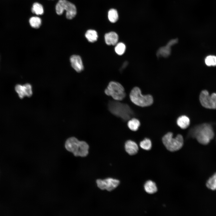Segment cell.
Wrapping results in <instances>:
<instances>
[{
	"label": "cell",
	"mask_w": 216,
	"mask_h": 216,
	"mask_svg": "<svg viewBox=\"0 0 216 216\" xmlns=\"http://www.w3.org/2000/svg\"><path fill=\"white\" fill-rule=\"evenodd\" d=\"M205 63L208 66H216V56L213 55L207 56L205 59Z\"/></svg>",
	"instance_id": "cell-25"
},
{
	"label": "cell",
	"mask_w": 216,
	"mask_h": 216,
	"mask_svg": "<svg viewBox=\"0 0 216 216\" xmlns=\"http://www.w3.org/2000/svg\"><path fill=\"white\" fill-rule=\"evenodd\" d=\"M178 40L177 39H173L169 41L167 44L172 46L176 44L178 42Z\"/></svg>",
	"instance_id": "cell-26"
},
{
	"label": "cell",
	"mask_w": 216,
	"mask_h": 216,
	"mask_svg": "<svg viewBox=\"0 0 216 216\" xmlns=\"http://www.w3.org/2000/svg\"><path fill=\"white\" fill-rule=\"evenodd\" d=\"M29 23L33 28H39L41 24L40 18L37 16H33L31 17L29 20Z\"/></svg>",
	"instance_id": "cell-21"
},
{
	"label": "cell",
	"mask_w": 216,
	"mask_h": 216,
	"mask_svg": "<svg viewBox=\"0 0 216 216\" xmlns=\"http://www.w3.org/2000/svg\"><path fill=\"white\" fill-rule=\"evenodd\" d=\"M15 90L21 99L23 98L25 96L30 97L32 94V86L29 83L23 85H17L15 87Z\"/></svg>",
	"instance_id": "cell-10"
},
{
	"label": "cell",
	"mask_w": 216,
	"mask_h": 216,
	"mask_svg": "<svg viewBox=\"0 0 216 216\" xmlns=\"http://www.w3.org/2000/svg\"><path fill=\"white\" fill-rule=\"evenodd\" d=\"M127 125L130 130L136 131L138 130L140 125V122L138 119L133 118L129 119Z\"/></svg>",
	"instance_id": "cell-18"
},
{
	"label": "cell",
	"mask_w": 216,
	"mask_h": 216,
	"mask_svg": "<svg viewBox=\"0 0 216 216\" xmlns=\"http://www.w3.org/2000/svg\"><path fill=\"white\" fill-rule=\"evenodd\" d=\"M206 185L207 188L211 190H216V172L207 181Z\"/></svg>",
	"instance_id": "cell-19"
},
{
	"label": "cell",
	"mask_w": 216,
	"mask_h": 216,
	"mask_svg": "<svg viewBox=\"0 0 216 216\" xmlns=\"http://www.w3.org/2000/svg\"><path fill=\"white\" fill-rule=\"evenodd\" d=\"M56 13L59 15L62 14L65 10L66 17L69 19H73L76 14L75 6L66 0H59L56 4Z\"/></svg>",
	"instance_id": "cell-7"
},
{
	"label": "cell",
	"mask_w": 216,
	"mask_h": 216,
	"mask_svg": "<svg viewBox=\"0 0 216 216\" xmlns=\"http://www.w3.org/2000/svg\"><path fill=\"white\" fill-rule=\"evenodd\" d=\"M85 36L88 41L92 43L97 41L98 37L97 32L92 29L87 30L85 33Z\"/></svg>",
	"instance_id": "cell-17"
},
{
	"label": "cell",
	"mask_w": 216,
	"mask_h": 216,
	"mask_svg": "<svg viewBox=\"0 0 216 216\" xmlns=\"http://www.w3.org/2000/svg\"><path fill=\"white\" fill-rule=\"evenodd\" d=\"M70 62L72 67L77 72H80L83 70V64L79 56L72 55L70 58Z\"/></svg>",
	"instance_id": "cell-11"
},
{
	"label": "cell",
	"mask_w": 216,
	"mask_h": 216,
	"mask_svg": "<svg viewBox=\"0 0 216 216\" xmlns=\"http://www.w3.org/2000/svg\"><path fill=\"white\" fill-rule=\"evenodd\" d=\"M108 108L112 114L124 121L130 119L134 115L133 110L128 105L118 100L110 101Z\"/></svg>",
	"instance_id": "cell-3"
},
{
	"label": "cell",
	"mask_w": 216,
	"mask_h": 216,
	"mask_svg": "<svg viewBox=\"0 0 216 216\" xmlns=\"http://www.w3.org/2000/svg\"><path fill=\"white\" fill-rule=\"evenodd\" d=\"M145 191L148 194H153L157 191V188L155 183L151 180L147 181L144 185Z\"/></svg>",
	"instance_id": "cell-16"
},
{
	"label": "cell",
	"mask_w": 216,
	"mask_h": 216,
	"mask_svg": "<svg viewBox=\"0 0 216 216\" xmlns=\"http://www.w3.org/2000/svg\"><path fill=\"white\" fill-rule=\"evenodd\" d=\"M130 98L132 103L141 107H146L151 105L153 99L150 94L143 95L141 93L140 89L137 87H134L130 94Z\"/></svg>",
	"instance_id": "cell-4"
},
{
	"label": "cell",
	"mask_w": 216,
	"mask_h": 216,
	"mask_svg": "<svg viewBox=\"0 0 216 216\" xmlns=\"http://www.w3.org/2000/svg\"><path fill=\"white\" fill-rule=\"evenodd\" d=\"M201 105L204 107L211 109H216V93L209 95L206 90L201 91L199 96Z\"/></svg>",
	"instance_id": "cell-8"
},
{
	"label": "cell",
	"mask_w": 216,
	"mask_h": 216,
	"mask_svg": "<svg viewBox=\"0 0 216 216\" xmlns=\"http://www.w3.org/2000/svg\"><path fill=\"white\" fill-rule=\"evenodd\" d=\"M190 133L192 137L196 138L200 143L203 145L208 144L214 136L212 127L207 124H204L195 127Z\"/></svg>",
	"instance_id": "cell-2"
},
{
	"label": "cell",
	"mask_w": 216,
	"mask_h": 216,
	"mask_svg": "<svg viewBox=\"0 0 216 216\" xmlns=\"http://www.w3.org/2000/svg\"><path fill=\"white\" fill-rule=\"evenodd\" d=\"M118 36L114 32H110L106 33L104 35V39L106 43L109 45H115L117 43Z\"/></svg>",
	"instance_id": "cell-13"
},
{
	"label": "cell",
	"mask_w": 216,
	"mask_h": 216,
	"mask_svg": "<svg viewBox=\"0 0 216 216\" xmlns=\"http://www.w3.org/2000/svg\"><path fill=\"white\" fill-rule=\"evenodd\" d=\"M140 145L142 149L149 150L151 149L152 148V142L149 139L146 138L140 142Z\"/></svg>",
	"instance_id": "cell-23"
},
{
	"label": "cell",
	"mask_w": 216,
	"mask_h": 216,
	"mask_svg": "<svg viewBox=\"0 0 216 216\" xmlns=\"http://www.w3.org/2000/svg\"><path fill=\"white\" fill-rule=\"evenodd\" d=\"M65 147L76 156L85 157L88 154L89 146L85 141H80L74 137L68 138L65 143Z\"/></svg>",
	"instance_id": "cell-1"
},
{
	"label": "cell",
	"mask_w": 216,
	"mask_h": 216,
	"mask_svg": "<svg viewBox=\"0 0 216 216\" xmlns=\"http://www.w3.org/2000/svg\"><path fill=\"white\" fill-rule=\"evenodd\" d=\"M163 143L166 149L171 152H174L180 149L183 145L182 136L178 134L175 137L170 132L165 134L162 138Z\"/></svg>",
	"instance_id": "cell-5"
},
{
	"label": "cell",
	"mask_w": 216,
	"mask_h": 216,
	"mask_svg": "<svg viewBox=\"0 0 216 216\" xmlns=\"http://www.w3.org/2000/svg\"><path fill=\"white\" fill-rule=\"evenodd\" d=\"M104 92L106 95L111 96L116 100H122L126 96L124 87L119 83L115 81L109 82Z\"/></svg>",
	"instance_id": "cell-6"
},
{
	"label": "cell",
	"mask_w": 216,
	"mask_h": 216,
	"mask_svg": "<svg viewBox=\"0 0 216 216\" xmlns=\"http://www.w3.org/2000/svg\"><path fill=\"white\" fill-rule=\"evenodd\" d=\"M32 11L37 15H42L44 13V8L42 5L39 3L35 2L33 4Z\"/></svg>",
	"instance_id": "cell-20"
},
{
	"label": "cell",
	"mask_w": 216,
	"mask_h": 216,
	"mask_svg": "<svg viewBox=\"0 0 216 216\" xmlns=\"http://www.w3.org/2000/svg\"><path fill=\"white\" fill-rule=\"evenodd\" d=\"M171 46L167 44L166 46L160 48L157 52V56L158 57H167L170 55Z\"/></svg>",
	"instance_id": "cell-14"
},
{
	"label": "cell",
	"mask_w": 216,
	"mask_h": 216,
	"mask_svg": "<svg viewBox=\"0 0 216 216\" xmlns=\"http://www.w3.org/2000/svg\"><path fill=\"white\" fill-rule=\"evenodd\" d=\"M126 46L122 42L117 43L115 48L116 52L119 55H122L126 50Z\"/></svg>",
	"instance_id": "cell-24"
},
{
	"label": "cell",
	"mask_w": 216,
	"mask_h": 216,
	"mask_svg": "<svg viewBox=\"0 0 216 216\" xmlns=\"http://www.w3.org/2000/svg\"><path fill=\"white\" fill-rule=\"evenodd\" d=\"M98 187L101 190H106L111 191L117 188L120 184L119 180L111 178L102 180L98 179L96 181Z\"/></svg>",
	"instance_id": "cell-9"
},
{
	"label": "cell",
	"mask_w": 216,
	"mask_h": 216,
	"mask_svg": "<svg viewBox=\"0 0 216 216\" xmlns=\"http://www.w3.org/2000/svg\"><path fill=\"white\" fill-rule=\"evenodd\" d=\"M178 125L182 129L187 128L190 124V120L186 116L182 115L179 116L177 120Z\"/></svg>",
	"instance_id": "cell-15"
},
{
	"label": "cell",
	"mask_w": 216,
	"mask_h": 216,
	"mask_svg": "<svg viewBox=\"0 0 216 216\" xmlns=\"http://www.w3.org/2000/svg\"><path fill=\"white\" fill-rule=\"evenodd\" d=\"M128 65V62H125L123 64V66L122 67L121 69H122L123 68H124L126 66Z\"/></svg>",
	"instance_id": "cell-27"
},
{
	"label": "cell",
	"mask_w": 216,
	"mask_h": 216,
	"mask_svg": "<svg viewBox=\"0 0 216 216\" xmlns=\"http://www.w3.org/2000/svg\"><path fill=\"white\" fill-rule=\"evenodd\" d=\"M124 147L126 152L131 155L136 154L139 150L137 144L135 142L130 140H128L125 142Z\"/></svg>",
	"instance_id": "cell-12"
},
{
	"label": "cell",
	"mask_w": 216,
	"mask_h": 216,
	"mask_svg": "<svg viewBox=\"0 0 216 216\" xmlns=\"http://www.w3.org/2000/svg\"><path fill=\"white\" fill-rule=\"evenodd\" d=\"M108 17L110 22L112 23L116 22L118 19V14L117 11L114 9H110L108 12Z\"/></svg>",
	"instance_id": "cell-22"
}]
</instances>
